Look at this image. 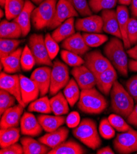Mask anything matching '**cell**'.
<instances>
[{"mask_svg": "<svg viewBox=\"0 0 137 154\" xmlns=\"http://www.w3.org/2000/svg\"><path fill=\"white\" fill-rule=\"evenodd\" d=\"M23 109L24 107L20 104L8 109L1 117V129L17 127L20 122Z\"/></svg>", "mask_w": 137, "mask_h": 154, "instance_id": "d6986e66", "label": "cell"}, {"mask_svg": "<svg viewBox=\"0 0 137 154\" xmlns=\"http://www.w3.org/2000/svg\"><path fill=\"white\" fill-rule=\"evenodd\" d=\"M33 3H35L36 5H40L42 2H43L44 0H31Z\"/></svg>", "mask_w": 137, "mask_h": 154, "instance_id": "9f6ffc18", "label": "cell"}, {"mask_svg": "<svg viewBox=\"0 0 137 154\" xmlns=\"http://www.w3.org/2000/svg\"><path fill=\"white\" fill-rule=\"evenodd\" d=\"M118 23L120 32L122 35V40L126 49H129L130 44L127 35V25L129 20V12L126 6L120 5L117 8L116 10Z\"/></svg>", "mask_w": 137, "mask_h": 154, "instance_id": "603a6c76", "label": "cell"}, {"mask_svg": "<svg viewBox=\"0 0 137 154\" xmlns=\"http://www.w3.org/2000/svg\"><path fill=\"white\" fill-rule=\"evenodd\" d=\"M81 122V117L78 112L73 111L70 113L66 118V124L68 128L76 127Z\"/></svg>", "mask_w": 137, "mask_h": 154, "instance_id": "7dc6e473", "label": "cell"}, {"mask_svg": "<svg viewBox=\"0 0 137 154\" xmlns=\"http://www.w3.org/2000/svg\"><path fill=\"white\" fill-rule=\"evenodd\" d=\"M78 16V12L67 0H59L57 4L54 17L48 26L49 29L57 28L67 19Z\"/></svg>", "mask_w": 137, "mask_h": 154, "instance_id": "8fae6325", "label": "cell"}, {"mask_svg": "<svg viewBox=\"0 0 137 154\" xmlns=\"http://www.w3.org/2000/svg\"><path fill=\"white\" fill-rule=\"evenodd\" d=\"M127 35L131 45L137 44V19L130 18L127 25Z\"/></svg>", "mask_w": 137, "mask_h": 154, "instance_id": "f6af8a7d", "label": "cell"}, {"mask_svg": "<svg viewBox=\"0 0 137 154\" xmlns=\"http://www.w3.org/2000/svg\"><path fill=\"white\" fill-rule=\"evenodd\" d=\"M52 69L48 66L36 68L32 74L31 78L38 85L40 95L44 97L49 91Z\"/></svg>", "mask_w": 137, "mask_h": 154, "instance_id": "5bb4252c", "label": "cell"}, {"mask_svg": "<svg viewBox=\"0 0 137 154\" xmlns=\"http://www.w3.org/2000/svg\"><path fill=\"white\" fill-rule=\"evenodd\" d=\"M69 130L65 127H60L56 130L48 133L39 138V141L53 149L66 141Z\"/></svg>", "mask_w": 137, "mask_h": 154, "instance_id": "44dd1931", "label": "cell"}, {"mask_svg": "<svg viewBox=\"0 0 137 154\" xmlns=\"http://www.w3.org/2000/svg\"><path fill=\"white\" fill-rule=\"evenodd\" d=\"M36 63L35 57L28 45H25L23 49L20 58L22 69L25 71L31 70Z\"/></svg>", "mask_w": 137, "mask_h": 154, "instance_id": "74e56055", "label": "cell"}, {"mask_svg": "<svg viewBox=\"0 0 137 154\" xmlns=\"http://www.w3.org/2000/svg\"><path fill=\"white\" fill-rule=\"evenodd\" d=\"M22 36V31L18 23L2 20L0 24V36L1 38L17 39Z\"/></svg>", "mask_w": 137, "mask_h": 154, "instance_id": "f1b7e54d", "label": "cell"}, {"mask_svg": "<svg viewBox=\"0 0 137 154\" xmlns=\"http://www.w3.org/2000/svg\"><path fill=\"white\" fill-rule=\"evenodd\" d=\"M107 106V101L95 87L81 90L78 107L83 112L99 114L103 112Z\"/></svg>", "mask_w": 137, "mask_h": 154, "instance_id": "7a4b0ae2", "label": "cell"}, {"mask_svg": "<svg viewBox=\"0 0 137 154\" xmlns=\"http://www.w3.org/2000/svg\"><path fill=\"white\" fill-rule=\"evenodd\" d=\"M20 143L22 145L24 154H45L48 153L52 149L29 136L21 138Z\"/></svg>", "mask_w": 137, "mask_h": 154, "instance_id": "cb8c5ba5", "label": "cell"}, {"mask_svg": "<svg viewBox=\"0 0 137 154\" xmlns=\"http://www.w3.org/2000/svg\"><path fill=\"white\" fill-rule=\"evenodd\" d=\"M82 35L86 43L90 48L99 47L108 40L107 36L99 33H86Z\"/></svg>", "mask_w": 137, "mask_h": 154, "instance_id": "d590c367", "label": "cell"}, {"mask_svg": "<svg viewBox=\"0 0 137 154\" xmlns=\"http://www.w3.org/2000/svg\"><path fill=\"white\" fill-rule=\"evenodd\" d=\"M127 90L137 103V74L132 76L126 83Z\"/></svg>", "mask_w": 137, "mask_h": 154, "instance_id": "bcb514c9", "label": "cell"}, {"mask_svg": "<svg viewBox=\"0 0 137 154\" xmlns=\"http://www.w3.org/2000/svg\"><path fill=\"white\" fill-rule=\"evenodd\" d=\"M20 130L17 127L3 128L0 130V146L5 148L17 143Z\"/></svg>", "mask_w": 137, "mask_h": 154, "instance_id": "4dcf8cb0", "label": "cell"}, {"mask_svg": "<svg viewBox=\"0 0 137 154\" xmlns=\"http://www.w3.org/2000/svg\"><path fill=\"white\" fill-rule=\"evenodd\" d=\"M35 9L34 5L29 0H26L23 10L13 21L20 26L22 31V36H26L31 29L32 15Z\"/></svg>", "mask_w": 137, "mask_h": 154, "instance_id": "7402d4cb", "label": "cell"}, {"mask_svg": "<svg viewBox=\"0 0 137 154\" xmlns=\"http://www.w3.org/2000/svg\"><path fill=\"white\" fill-rule=\"evenodd\" d=\"M108 119L113 128L118 131L125 132L132 128L123 117L119 115L111 114Z\"/></svg>", "mask_w": 137, "mask_h": 154, "instance_id": "60d3db41", "label": "cell"}, {"mask_svg": "<svg viewBox=\"0 0 137 154\" xmlns=\"http://www.w3.org/2000/svg\"><path fill=\"white\" fill-rule=\"evenodd\" d=\"M127 120L129 124L137 127V103L134 106L132 112L127 118Z\"/></svg>", "mask_w": 137, "mask_h": 154, "instance_id": "681fc988", "label": "cell"}, {"mask_svg": "<svg viewBox=\"0 0 137 154\" xmlns=\"http://www.w3.org/2000/svg\"><path fill=\"white\" fill-rule=\"evenodd\" d=\"M62 47L79 56L86 54L90 50V47L87 45L83 35L79 32L75 33L65 39L62 44Z\"/></svg>", "mask_w": 137, "mask_h": 154, "instance_id": "ac0fdd59", "label": "cell"}, {"mask_svg": "<svg viewBox=\"0 0 137 154\" xmlns=\"http://www.w3.org/2000/svg\"><path fill=\"white\" fill-rule=\"evenodd\" d=\"M103 25L101 17L97 15H91L85 18L78 19L75 23V28L77 30L90 33H101Z\"/></svg>", "mask_w": 137, "mask_h": 154, "instance_id": "4fadbf2b", "label": "cell"}, {"mask_svg": "<svg viewBox=\"0 0 137 154\" xmlns=\"http://www.w3.org/2000/svg\"><path fill=\"white\" fill-rule=\"evenodd\" d=\"M75 28L74 17L70 18L54 31L52 36L57 42H60L74 35Z\"/></svg>", "mask_w": 137, "mask_h": 154, "instance_id": "83f0119b", "label": "cell"}, {"mask_svg": "<svg viewBox=\"0 0 137 154\" xmlns=\"http://www.w3.org/2000/svg\"><path fill=\"white\" fill-rule=\"evenodd\" d=\"M115 150L121 154H129L137 152V131L131 128L119 133L113 141Z\"/></svg>", "mask_w": 137, "mask_h": 154, "instance_id": "ba28073f", "label": "cell"}, {"mask_svg": "<svg viewBox=\"0 0 137 154\" xmlns=\"http://www.w3.org/2000/svg\"><path fill=\"white\" fill-rule=\"evenodd\" d=\"M37 119L43 130L47 133L56 130L66 122L65 117L62 116H52L42 114L38 116Z\"/></svg>", "mask_w": 137, "mask_h": 154, "instance_id": "4316f807", "label": "cell"}, {"mask_svg": "<svg viewBox=\"0 0 137 154\" xmlns=\"http://www.w3.org/2000/svg\"><path fill=\"white\" fill-rule=\"evenodd\" d=\"M52 111L55 116H63L69 112V103L64 94L59 91L50 99Z\"/></svg>", "mask_w": 137, "mask_h": 154, "instance_id": "f546056e", "label": "cell"}, {"mask_svg": "<svg viewBox=\"0 0 137 154\" xmlns=\"http://www.w3.org/2000/svg\"><path fill=\"white\" fill-rule=\"evenodd\" d=\"M62 59L65 63L72 67L79 66L84 64L85 61L79 55L67 50H62L60 52Z\"/></svg>", "mask_w": 137, "mask_h": 154, "instance_id": "f35d334b", "label": "cell"}, {"mask_svg": "<svg viewBox=\"0 0 137 154\" xmlns=\"http://www.w3.org/2000/svg\"><path fill=\"white\" fill-rule=\"evenodd\" d=\"M118 3L120 5L129 6L131 3V0H118Z\"/></svg>", "mask_w": 137, "mask_h": 154, "instance_id": "11a10c76", "label": "cell"}, {"mask_svg": "<svg viewBox=\"0 0 137 154\" xmlns=\"http://www.w3.org/2000/svg\"><path fill=\"white\" fill-rule=\"evenodd\" d=\"M86 153V150L81 145L70 140L52 149L48 154H83Z\"/></svg>", "mask_w": 137, "mask_h": 154, "instance_id": "484cf974", "label": "cell"}, {"mask_svg": "<svg viewBox=\"0 0 137 154\" xmlns=\"http://www.w3.org/2000/svg\"><path fill=\"white\" fill-rule=\"evenodd\" d=\"M64 94L70 106L73 107L79 100L81 91L79 87L74 79H71L64 90Z\"/></svg>", "mask_w": 137, "mask_h": 154, "instance_id": "1f68e13d", "label": "cell"}, {"mask_svg": "<svg viewBox=\"0 0 137 154\" xmlns=\"http://www.w3.org/2000/svg\"><path fill=\"white\" fill-rule=\"evenodd\" d=\"M0 88L15 97L18 103L24 108L26 106L22 99L19 75L9 74L5 72H2L0 75Z\"/></svg>", "mask_w": 137, "mask_h": 154, "instance_id": "30bf717a", "label": "cell"}, {"mask_svg": "<svg viewBox=\"0 0 137 154\" xmlns=\"http://www.w3.org/2000/svg\"><path fill=\"white\" fill-rule=\"evenodd\" d=\"M99 132L100 135L105 140H110L115 136V130L110 124L108 119L104 118L100 123Z\"/></svg>", "mask_w": 137, "mask_h": 154, "instance_id": "b9f144b4", "label": "cell"}, {"mask_svg": "<svg viewBox=\"0 0 137 154\" xmlns=\"http://www.w3.org/2000/svg\"><path fill=\"white\" fill-rule=\"evenodd\" d=\"M28 44L35 57L37 65H43L48 66H53L52 60L45 47V41L42 35H32L29 38Z\"/></svg>", "mask_w": 137, "mask_h": 154, "instance_id": "52a82bcc", "label": "cell"}, {"mask_svg": "<svg viewBox=\"0 0 137 154\" xmlns=\"http://www.w3.org/2000/svg\"><path fill=\"white\" fill-rule=\"evenodd\" d=\"M73 134L82 143L88 147L95 150L101 144L96 122L90 118L83 119L79 124L74 128Z\"/></svg>", "mask_w": 137, "mask_h": 154, "instance_id": "277c9868", "label": "cell"}, {"mask_svg": "<svg viewBox=\"0 0 137 154\" xmlns=\"http://www.w3.org/2000/svg\"><path fill=\"white\" fill-rule=\"evenodd\" d=\"M6 0H0V5H1V7L4 8L5 5Z\"/></svg>", "mask_w": 137, "mask_h": 154, "instance_id": "6f0895ef", "label": "cell"}, {"mask_svg": "<svg viewBox=\"0 0 137 154\" xmlns=\"http://www.w3.org/2000/svg\"><path fill=\"white\" fill-rule=\"evenodd\" d=\"M117 2L118 0H90L89 5L92 12L97 13L101 11L112 9Z\"/></svg>", "mask_w": 137, "mask_h": 154, "instance_id": "8d00e7d4", "label": "cell"}, {"mask_svg": "<svg viewBox=\"0 0 137 154\" xmlns=\"http://www.w3.org/2000/svg\"><path fill=\"white\" fill-rule=\"evenodd\" d=\"M44 41L49 57L51 60H54L59 52V45H58V42L49 33L45 35Z\"/></svg>", "mask_w": 137, "mask_h": 154, "instance_id": "ee69618b", "label": "cell"}, {"mask_svg": "<svg viewBox=\"0 0 137 154\" xmlns=\"http://www.w3.org/2000/svg\"><path fill=\"white\" fill-rule=\"evenodd\" d=\"M101 17L103 23V31L122 39L116 11L113 9L102 11Z\"/></svg>", "mask_w": 137, "mask_h": 154, "instance_id": "e0dca14e", "label": "cell"}, {"mask_svg": "<svg viewBox=\"0 0 137 154\" xmlns=\"http://www.w3.org/2000/svg\"><path fill=\"white\" fill-rule=\"evenodd\" d=\"M117 75L116 69L112 65L101 73L96 78V85L103 94L108 95L114 82L117 81Z\"/></svg>", "mask_w": 137, "mask_h": 154, "instance_id": "ffe728a7", "label": "cell"}, {"mask_svg": "<svg viewBox=\"0 0 137 154\" xmlns=\"http://www.w3.org/2000/svg\"><path fill=\"white\" fill-rule=\"evenodd\" d=\"M19 76L22 99L26 106L38 98L40 91L36 84L31 78H28L22 74Z\"/></svg>", "mask_w": 137, "mask_h": 154, "instance_id": "9a60e30c", "label": "cell"}, {"mask_svg": "<svg viewBox=\"0 0 137 154\" xmlns=\"http://www.w3.org/2000/svg\"><path fill=\"white\" fill-rule=\"evenodd\" d=\"M124 45L120 39L114 37L107 42L104 48V53L113 67L124 77L128 75L129 62Z\"/></svg>", "mask_w": 137, "mask_h": 154, "instance_id": "6da1fadb", "label": "cell"}, {"mask_svg": "<svg viewBox=\"0 0 137 154\" xmlns=\"http://www.w3.org/2000/svg\"><path fill=\"white\" fill-rule=\"evenodd\" d=\"M130 11L133 17L137 19V0H131Z\"/></svg>", "mask_w": 137, "mask_h": 154, "instance_id": "f907efd6", "label": "cell"}, {"mask_svg": "<svg viewBox=\"0 0 137 154\" xmlns=\"http://www.w3.org/2000/svg\"><path fill=\"white\" fill-rule=\"evenodd\" d=\"M127 53L130 58H132L133 60H137V44L134 46L133 48L129 49L127 51Z\"/></svg>", "mask_w": 137, "mask_h": 154, "instance_id": "f5cc1de1", "label": "cell"}, {"mask_svg": "<svg viewBox=\"0 0 137 154\" xmlns=\"http://www.w3.org/2000/svg\"><path fill=\"white\" fill-rule=\"evenodd\" d=\"M97 154H114V152L110 146L104 147L97 152Z\"/></svg>", "mask_w": 137, "mask_h": 154, "instance_id": "816d5d0a", "label": "cell"}, {"mask_svg": "<svg viewBox=\"0 0 137 154\" xmlns=\"http://www.w3.org/2000/svg\"><path fill=\"white\" fill-rule=\"evenodd\" d=\"M129 69L133 72H137V60H130L129 61Z\"/></svg>", "mask_w": 137, "mask_h": 154, "instance_id": "db71d44e", "label": "cell"}, {"mask_svg": "<svg viewBox=\"0 0 137 154\" xmlns=\"http://www.w3.org/2000/svg\"><path fill=\"white\" fill-rule=\"evenodd\" d=\"M23 49L20 48L10 55L1 58V63L3 66L5 72L14 74L20 71V58Z\"/></svg>", "mask_w": 137, "mask_h": 154, "instance_id": "d4e9b609", "label": "cell"}, {"mask_svg": "<svg viewBox=\"0 0 137 154\" xmlns=\"http://www.w3.org/2000/svg\"><path fill=\"white\" fill-rule=\"evenodd\" d=\"M21 41L16 39L1 38L0 39V57H5L17 49Z\"/></svg>", "mask_w": 137, "mask_h": 154, "instance_id": "e575fe53", "label": "cell"}, {"mask_svg": "<svg viewBox=\"0 0 137 154\" xmlns=\"http://www.w3.org/2000/svg\"><path fill=\"white\" fill-rule=\"evenodd\" d=\"M84 65L97 78L103 71L112 66L110 61L102 55L100 51H94L87 53L84 57Z\"/></svg>", "mask_w": 137, "mask_h": 154, "instance_id": "9c48e42d", "label": "cell"}, {"mask_svg": "<svg viewBox=\"0 0 137 154\" xmlns=\"http://www.w3.org/2000/svg\"><path fill=\"white\" fill-rule=\"evenodd\" d=\"M1 154H22L23 149L22 144L15 143L5 148H2L0 150Z\"/></svg>", "mask_w": 137, "mask_h": 154, "instance_id": "c3c4849f", "label": "cell"}, {"mask_svg": "<svg viewBox=\"0 0 137 154\" xmlns=\"http://www.w3.org/2000/svg\"><path fill=\"white\" fill-rule=\"evenodd\" d=\"M20 130L23 135L29 136H38L41 134L42 127L38 119L30 112H25L20 120Z\"/></svg>", "mask_w": 137, "mask_h": 154, "instance_id": "2e32d148", "label": "cell"}, {"mask_svg": "<svg viewBox=\"0 0 137 154\" xmlns=\"http://www.w3.org/2000/svg\"><path fill=\"white\" fill-rule=\"evenodd\" d=\"M71 74L81 90L94 88L97 84L95 75L85 65L74 67Z\"/></svg>", "mask_w": 137, "mask_h": 154, "instance_id": "7c38bea8", "label": "cell"}, {"mask_svg": "<svg viewBox=\"0 0 137 154\" xmlns=\"http://www.w3.org/2000/svg\"><path fill=\"white\" fill-rule=\"evenodd\" d=\"M16 98L8 91L1 89L0 90V115L3 114L16 103Z\"/></svg>", "mask_w": 137, "mask_h": 154, "instance_id": "ab89813d", "label": "cell"}, {"mask_svg": "<svg viewBox=\"0 0 137 154\" xmlns=\"http://www.w3.org/2000/svg\"><path fill=\"white\" fill-rule=\"evenodd\" d=\"M76 10V11L83 16H89L92 14L87 0H67Z\"/></svg>", "mask_w": 137, "mask_h": 154, "instance_id": "7bdbcfd3", "label": "cell"}, {"mask_svg": "<svg viewBox=\"0 0 137 154\" xmlns=\"http://www.w3.org/2000/svg\"><path fill=\"white\" fill-rule=\"evenodd\" d=\"M112 111L123 118H127L134 107V100L124 87L116 81L110 91Z\"/></svg>", "mask_w": 137, "mask_h": 154, "instance_id": "3957f363", "label": "cell"}, {"mask_svg": "<svg viewBox=\"0 0 137 154\" xmlns=\"http://www.w3.org/2000/svg\"><path fill=\"white\" fill-rule=\"evenodd\" d=\"M28 110L30 112H36L41 114H50L52 112L50 100L47 96L42 97L41 98L30 103Z\"/></svg>", "mask_w": 137, "mask_h": 154, "instance_id": "836d02e7", "label": "cell"}, {"mask_svg": "<svg viewBox=\"0 0 137 154\" xmlns=\"http://www.w3.org/2000/svg\"><path fill=\"white\" fill-rule=\"evenodd\" d=\"M57 4V0H44L35 8L32 15V22L36 29L48 28L54 17Z\"/></svg>", "mask_w": 137, "mask_h": 154, "instance_id": "5b68a950", "label": "cell"}, {"mask_svg": "<svg viewBox=\"0 0 137 154\" xmlns=\"http://www.w3.org/2000/svg\"><path fill=\"white\" fill-rule=\"evenodd\" d=\"M69 81V68L60 61L55 60L53 63L51 71L50 95H56L61 89L66 87Z\"/></svg>", "mask_w": 137, "mask_h": 154, "instance_id": "8992f818", "label": "cell"}, {"mask_svg": "<svg viewBox=\"0 0 137 154\" xmlns=\"http://www.w3.org/2000/svg\"><path fill=\"white\" fill-rule=\"evenodd\" d=\"M0 14H1V18H2L4 15H5V12H4V11L1 9L0 10Z\"/></svg>", "mask_w": 137, "mask_h": 154, "instance_id": "680465c9", "label": "cell"}, {"mask_svg": "<svg viewBox=\"0 0 137 154\" xmlns=\"http://www.w3.org/2000/svg\"><path fill=\"white\" fill-rule=\"evenodd\" d=\"M25 2L23 0H6L5 11L7 20L16 19L23 10Z\"/></svg>", "mask_w": 137, "mask_h": 154, "instance_id": "d6a6232c", "label": "cell"}]
</instances>
